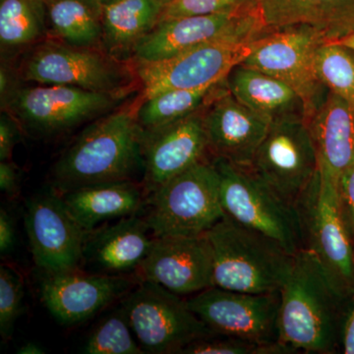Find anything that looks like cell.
<instances>
[{"label": "cell", "instance_id": "1", "mask_svg": "<svg viewBox=\"0 0 354 354\" xmlns=\"http://www.w3.org/2000/svg\"><path fill=\"white\" fill-rule=\"evenodd\" d=\"M279 341L295 353H333L346 297L313 253L302 248L279 290Z\"/></svg>", "mask_w": 354, "mask_h": 354}, {"label": "cell", "instance_id": "2", "mask_svg": "<svg viewBox=\"0 0 354 354\" xmlns=\"http://www.w3.org/2000/svg\"><path fill=\"white\" fill-rule=\"evenodd\" d=\"M136 109L104 114L79 135L53 169L60 194L92 184L132 180L137 169H144V130Z\"/></svg>", "mask_w": 354, "mask_h": 354}, {"label": "cell", "instance_id": "3", "mask_svg": "<svg viewBox=\"0 0 354 354\" xmlns=\"http://www.w3.org/2000/svg\"><path fill=\"white\" fill-rule=\"evenodd\" d=\"M206 235L213 249L215 286L249 293L281 290L295 255L278 242L227 215Z\"/></svg>", "mask_w": 354, "mask_h": 354}, {"label": "cell", "instance_id": "4", "mask_svg": "<svg viewBox=\"0 0 354 354\" xmlns=\"http://www.w3.org/2000/svg\"><path fill=\"white\" fill-rule=\"evenodd\" d=\"M225 215L278 242L291 255L304 248L297 207L279 197L250 167L213 157Z\"/></svg>", "mask_w": 354, "mask_h": 354}, {"label": "cell", "instance_id": "5", "mask_svg": "<svg viewBox=\"0 0 354 354\" xmlns=\"http://www.w3.org/2000/svg\"><path fill=\"white\" fill-rule=\"evenodd\" d=\"M21 79L39 85L71 86L100 93H125L131 88L134 69L101 48H78L62 41H43L27 51Z\"/></svg>", "mask_w": 354, "mask_h": 354}, {"label": "cell", "instance_id": "6", "mask_svg": "<svg viewBox=\"0 0 354 354\" xmlns=\"http://www.w3.org/2000/svg\"><path fill=\"white\" fill-rule=\"evenodd\" d=\"M147 223L155 237L206 234L225 216L218 176L211 160H203L149 195Z\"/></svg>", "mask_w": 354, "mask_h": 354}, {"label": "cell", "instance_id": "7", "mask_svg": "<svg viewBox=\"0 0 354 354\" xmlns=\"http://www.w3.org/2000/svg\"><path fill=\"white\" fill-rule=\"evenodd\" d=\"M304 248L314 254L346 297L354 292L353 241L342 218L337 185L318 171L297 205Z\"/></svg>", "mask_w": 354, "mask_h": 354}, {"label": "cell", "instance_id": "8", "mask_svg": "<svg viewBox=\"0 0 354 354\" xmlns=\"http://www.w3.org/2000/svg\"><path fill=\"white\" fill-rule=\"evenodd\" d=\"M122 306L145 353H181L191 342L214 333L183 297L152 281H142Z\"/></svg>", "mask_w": 354, "mask_h": 354}, {"label": "cell", "instance_id": "9", "mask_svg": "<svg viewBox=\"0 0 354 354\" xmlns=\"http://www.w3.org/2000/svg\"><path fill=\"white\" fill-rule=\"evenodd\" d=\"M249 167L279 197L297 207L319 171L308 120L288 115L272 120Z\"/></svg>", "mask_w": 354, "mask_h": 354}, {"label": "cell", "instance_id": "10", "mask_svg": "<svg viewBox=\"0 0 354 354\" xmlns=\"http://www.w3.org/2000/svg\"><path fill=\"white\" fill-rule=\"evenodd\" d=\"M262 38L225 37L169 59L132 64L143 88L141 101L167 91L195 90L225 80L230 70L243 62Z\"/></svg>", "mask_w": 354, "mask_h": 354}, {"label": "cell", "instance_id": "11", "mask_svg": "<svg viewBox=\"0 0 354 354\" xmlns=\"http://www.w3.org/2000/svg\"><path fill=\"white\" fill-rule=\"evenodd\" d=\"M125 93H100L62 85L17 87L1 104L20 125L39 135L67 131L113 111Z\"/></svg>", "mask_w": 354, "mask_h": 354}, {"label": "cell", "instance_id": "12", "mask_svg": "<svg viewBox=\"0 0 354 354\" xmlns=\"http://www.w3.org/2000/svg\"><path fill=\"white\" fill-rule=\"evenodd\" d=\"M323 43L325 39L311 26H286L260 39L241 64L292 88L304 101L309 120L329 93L314 71V57Z\"/></svg>", "mask_w": 354, "mask_h": 354}, {"label": "cell", "instance_id": "13", "mask_svg": "<svg viewBox=\"0 0 354 354\" xmlns=\"http://www.w3.org/2000/svg\"><path fill=\"white\" fill-rule=\"evenodd\" d=\"M272 30L259 8L234 13L183 16L160 20L135 46L132 64L169 59L230 36L264 37Z\"/></svg>", "mask_w": 354, "mask_h": 354}, {"label": "cell", "instance_id": "14", "mask_svg": "<svg viewBox=\"0 0 354 354\" xmlns=\"http://www.w3.org/2000/svg\"><path fill=\"white\" fill-rule=\"evenodd\" d=\"M186 304L215 333L265 346L279 342V290L249 293L212 286L191 295Z\"/></svg>", "mask_w": 354, "mask_h": 354}, {"label": "cell", "instance_id": "15", "mask_svg": "<svg viewBox=\"0 0 354 354\" xmlns=\"http://www.w3.org/2000/svg\"><path fill=\"white\" fill-rule=\"evenodd\" d=\"M25 225L35 263L46 274L75 271L83 262L88 232L62 195H38L27 203Z\"/></svg>", "mask_w": 354, "mask_h": 354}, {"label": "cell", "instance_id": "16", "mask_svg": "<svg viewBox=\"0 0 354 354\" xmlns=\"http://www.w3.org/2000/svg\"><path fill=\"white\" fill-rule=\"evenodd\" d=\"M138 271L142 281H152L180 297L215 286L213 249L206 234L155 237Z\"/></svg>", "mask_w": 354, "mask_h": 354}, {"label": "cell", "instance_id": "17", "mask_svg": "<svg viewBox=\"0 0 354 354\" xmlns=\"http://www.w3.org/2000/svg\"><path fill=\"white\" fill-rule=\"evenodd\" d=\"M202 111L167 127L144 131V189L149 195L207 160L209 143Z\"/></svg>", "mask_w": 354, "mask_h": 354}, {"label": "cell", "instance_id": "18", "mask_svg": "<svg viewBox=\"0 0 354 354\" xmlns=\"http://www.w3.org/2000/svg\"><path fill=\"white\" fill-rule=\"evenodd\" d=\"M131 288V281L121 274H87L75 270L46 274L41 297L58 323L74 325L85 322Z\"/></svg>", "mask_w": 354, "mask_h": 354}, {"label": "cell", "instance_id": "19", "mask_svg": "<svg viewBox=\"0 0 354 354\" xmlns=\"http://www.w3.org/2000/svg\"><path fill=\"white\" fill-rule=\"evenodd\" d=\"M209 153L241 167H250L272 120L241 104L228 88L203 109Z\"/></svg>", "mask_w": 354, "mask_h": 354}, {"label": "cell", "instance_id": "20", "mask_svg": "<svg viewBox=\"0 0 354 354\" xmlns=\"http://www.w3.org/2000/svg\"><path fill=\"white\" fill-rule=\"evenodd\" d=\"M146 218L132 215L113 225L88 232L84 259L106 274H121L139 270L152 248L155 236Z\"/></svg>", "mask_w": 354, "mask_h": 354}, {"label": "cell", "instance_id": "21", "mask_svg": "<svg viewBox=\"0 0 354 354\" xmlns=\"http://www.w3.org/2000/svg\"><path fill=\"white\" fill-rule=\"evenodd\" d=\"M308 121L318 171L339 186L342 174L354 162V109L329 91Z\"/></svg>", "mask_w": 354, "mask_h": 354}, {"label": "cell", "instance_id": "22", "mask_svg": "<svg viewBox=\"0 0 354 354\" xmlns=\"http://www.w3.org/2000/svg\"><path fill=\"white\" fill-rule=\"evenodd\" d=\"M267 27L305 24L335 41L354 32V0H260Z\"/></svg>", "mask_w": 354, "mask_h": 354}, {"label": "cell", "instance_id": "23", "mask_svg": "<svg viewBox=\"0 0 354 354\" xmlns=\"http://www.w3.org/2000/svg\"><path fill=\"white\" fill-rule=\"evenodd\" d=\"M144 191L133 180L111 181L62 193L72 215L87 232L104 221L136 215L143 206Z\"/></svg>", "mask_w": 354, "mask_h": 354}, {"label": "cell", "instance_id": "24", "mask_svg": "<svg viewBox=\"0 0 354 354\" xmlns=\"http://www.w3.org/2000/svg\"><path fill=\"white\" fill-rule=\"evenodd\" d=\"M230 94L249 109L274 120L288 115L306 118L300 95L283 81L239 64L225 78Z\"/></svg>", "mask_w": 354, "mask_h": 354}, {"label": "cell", "instance_id": "25", "mask_svg": "<svg viewBox=\"0 0 354 354\" xmlns=\"http://www.w3.org/2000/svg\"><path fill=\"white\" fill-rule=\"evenodd\" d=\"M160 15L153 0H115L102 6V50L121 62L131 58L135 46L152 31Z\"/></svg>", "mask_w": 354, "mask_h": 354}, {"label": "cell", "instance_id": "26", "mask_svg": "<svg viewBox=\"0 0 354 354\" xmlns=\"http://www.w3.org/2000/svg\"><path fill=\"white\" fill-rule=\"evenodd\" d=\"M48 23L58 39L102 50V6L97 0H48Z\"/></svg>", "mask_w": 354, "mask_h": 354}, {"label": "cell", "instance_id": "27", "mask_svg": "<svg viewBox=\"0 0 354 354\" xmlns=\"http://www.w3.org/2000/svg\"><path fill=\"white\" fill-rule=\"evenodd\" d=\"M44 0H0L1 53H18L43 41L48 32Z\"/></svg>", "mask_w": 354, "mask_h": 354}, {"label": "cell", "instance_id": "28", "mask_svg": "<svg viewBox=\"0 0 354 354\" xmlns=\"http://www.w3.org/2000/svg\"><path fill=\"white\" fill-rule=\"evenodd\" d=\"M227 88L225 80L195 90H172L143 100L136 115L144 131L158 129L202 111Z\"/></svg>", "mask_w": 354, "mask_h": 354}, {"label": "cell", "instance_id": "29", "mask_svg": "<svg viewBox=\"0 0 354 354\" xmlns=\"http://www.w3.org/2000/svg\"><path fill=\"white\" fill-rule=\"evenodd\" d=\"M354 51L337 41L317 48L314 71L319 82L354 109Z\"/></svg>", "mask_w": 354, "mask_h": 354}, {"label": "cell", "instance_id": "30", "mask_svg": "<svg viewBox=\"0 0 354 354\" xmlns=\"http://www.w3.org/2000/svg\"><path fill=\"white\" fill-rule=\"evenodd\" d=\"M123 306L104 319L88 337L83 353L142 354L145 351L137 344Z\"/></svg>", "mask_w": 354, "mask_h": 354}, {"label": "cell", "instance_id": "31", "mask_svg": "<svg viewBox=\"0 0 354 354\" xmlns=\"http://www.w3.org/2000/svg\"><path fill=\"white\" fill-rule=\"evenodd\" d=\"M183 354H288L295 351L281 342L274 344H256L241 337L212 333L191 342L181 351Z\"/></svg>", "mask_w": 354, "mask_h": 354}, {"label": "cell", "instance_id": "32", "mask_svg": "<svg viewBox=\"0 0 354 354\" xmlns=\"http://www.w3.org/2000/svg\"><path fill=\"white\" fill-rule=\"evenodd\" d=\"M24 297V283L19 272L8 266L0 267V334L3 341L12 337L14 326L20 315Z\"/></svg>", "mask_w": 354, "mask_h": 354}, {"label": "cell", "instance_id": "33", "mask_svg": "<svg viewBox=\"0 0 354 354\" xmlns=\"http://www.w3.org/2000/svg\"><path fill=\"white\" fill-rule=\"evenodd\" d=\"M260 0H174L160 20L183 16L234 13L259 8Z\"/></svg>", "mask_w": 354, "mask_h": 354}, {"label": "cell", "instance_id": "34", "mask_svg": "<svg viewBox=\"0 0 354 354\" xmlns=\"http://www.w3.org/2000/svg\"><path fill=\"white\" fill-rule=\"evenodd\" d=\"M337 191L342 218L351 239L354 241V162L348 171L342 174Z\"/></svg>", "mask_w": 354, "mask_h": 354}, {"label": "cell", "instance_id": "35", "mask_svg": "<svg viewBox=\"0 0 354 354\" xmlns=\"http://www.w3.org/2000/svg\"><path fill=\"white\" fill-rule=\"evenodd\" d=\"M21 125L15 118L2 111L0 116V160H10L14 147L20 141Z\"/></svg>", "mask_w": 354, "mask_h": 354}, {"label": "cell", "instance_id": "36", "mask_svg": "<svg viewBox=\"0 0 354 354\" xmlns=\"http://www.w3.org/2000/svg\"><path fill=\"white\" fill-rule=\"evenodd\" d=\"M20 169L10 160H0V189L9 197L15 196L19 190Z\"/></svg>", "mask_w": 354, "mask_h": 354}, {"label": "cell", "instance_id": "37", "mask_svg": "<svg viewBox=\"0 0 354 354\" xmlns=\"http://www.w3.org/2000/svg\"><path fill=\"white\" fill-rule=\"evenodd\" d=\"M15 243V223L6 209H0V252H10Z\"/></svg>", "mask_w": 354, "mask_h": 354}, {"label": "cell", "instance_id": "38", "mask_svg": "<svg viewBox=\"0 0 354 354\" xmlns=\"http://www.w3.org/2000/svg\"><path fill=\"white\" fill-rule=\"evenodd\" d=\"M341 342L344 353L354 354V292L342 322Z\"/></svg>", "mask_w": 354, "mask_h": 354}, {"label": "cell", "instance_id": "39", "mask_svg": "<svg viewBox=\"0 0 354 354\" xmlns=\"http://www.w3.org/2000/svg\"><path fill=\"white\" fill-rule=\"evenodd\" d=\"M14 77L12 70L8 68L6 65L2 64L0 69V95H1V104L6 101L9 95L17 88L14 85Z\"/></svg>", "mask_w": 354, "mask_h": 354}, {"label": "cell", "instance_id": "40", "mask_svg": "<svg viewBox=\"0 0 354 354\" xmlns=\"http://www.w3.org/2000/svg\"><path fill=\"white\" fill-rule=\"evenodd\" d=\"M18 353L41 354L44 353V349L41 348V344H39L38 342H28L18 349Z\"/></svg>", "mask_w": 354, "mask_h": 354}, {"label": "cell", "instance_id": "41", "mask_svg": "<svg viewBox=\"0 0 354 354\" xmlns=\"http://www.w3.org/2000/svg\"><path fill=\"white\" fill-rule=\"evenodd\" d=\"M153 1L155 2L156 6H157L162 12L165 8L171 6L174 0H153Z\"/></svg>", "mask_w": 354, "mask_h": 354}, {"label": "cell", "instance_id": "42", "mask_svg": "<svg viewBox=\"0 0 354 354\" xmlns=\"http://www.w3.org/2000/svg\"><path fill=\"white\" fill-rule=\"evenodd\" d=\"M97 1L101 3V6H104V4L111 3V2L115 1V0H97Z\"/></svg>", "mask_w": 354, "mask_h": 354}, {"label": "cell", "instance_id": "43", "mask_svg": "<svg viewBox=\"0 0 354 354\" xmlns=\"http://www.w3.org/2000/svg\"><path fill=\"white\" fill-rule=\"evenodd\" d=\"M44 1H48V0H44Z\"/></svg>", "mask_w": 354, "mask_h": 354}]
</instances>
